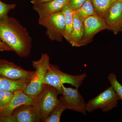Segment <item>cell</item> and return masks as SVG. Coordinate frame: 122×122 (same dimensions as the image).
Segmentation results:
<instances>
[{
	"label": "cell",
	"instance_id": "cell-16",
	"mask_svg": "<svg viewBox=\"0 0 122 122\" xmlns=\"http://www.w3.org/2000/svg\"><path fill=\"white\" fill-rule=\"evenodd\" d=\"M61 11L65 20L66 30L64 38L70 43L73 22L74 10L69 2L64 7Z\"/></svg>",
	"mask_w": 122,
	"mask_h": 122
},
{
	"label": "cell",
	"instance_id": "cell-7",
	"mask_svg": "<svg viewBox=\"0 0 122 122\" xmlns=\"http://www.w3.org/2000/svg\"><path fill=\"white\" fill-rule=\"evenodd\" d=\"M78 89L66 87L63 85L62 96L59 99L63 103L66 110L78 112L86 115L87 103L79 92Z\"/></svg>",
	"mask_w": 122,
	"mask_h": 122
},
{
	"label": "cell",
	"instance_id": "cell-14",
	"mask_svg": "<svg viewBox=\"0 0 122 122\" xmlns=\"http://www.w3.org/2000/svg\"><path fill=\"white\" fill-rule=\"evenodd\" d=\"M84 33L83 20L74 13L73 22L70 44L73 46H81V44Z\"/></svg>",
	"mask_w": 122,
	"mask_h": 122
},
{
	"label": "cell",
	"instance_id": "cell-24",
	"mask_svg": "<svg viewBox=\"0 0 122 122\" xmlns=\"http://www.w3.org/2000/svg\"><path fill=\"white\" fill-rule=\"evenodd\" d=\"M0 122H16V119L12 115L8 116H0Z\"/></svg>",
	"mask_w": 122,
	"mask_h": 122
},
{
	"label": "cell",
	"instance_id": "cell-25",
	"mask_svg": "<svg viewBox=\"0 0 122 122\" xmlns=\"http://www.w3.org/2000/svg\"><path fill=\"white\" fill-rule=\"evenodd\" d=\"M11 51H13L12 49L0 39V52Z\"/></svg>",
	"mask_w": 122,
	"mask_h": 122
},
{
	"label": "cell",
	"instance_id": "cell-22",
	"mask_svg": "<svg viewBox=\"0 0 122 122\" xmlns=\"http://www.w3.org/2000/svg\"><path fill=\"white\" fill-rule=\"evenodd\" d=\"M14 92L9 91H0V108H3L8 104L13 97Z\"/></svg>",
	"mask_w": 122,
	"mask_h": 122
},
{
	"label": "cell",
	"instance_id": "cell-26",
	"mask_svg": "<svg viewBox=\"0 0 122 122\" xmlns=\"http://www.w3.org/2000/svg\"><path fill=\"white\" fill-rule=\"evenodd\" d=\"M51 0H31L30 2L33 5H34L47 2Z\"/></svg>",
	"mask_w": 122,
	"mask_h": 122
},
{
	"label": "cell",
	"instance_id": "cell-17",
	"mask_svg": "<svg viewBox=\"0 0 122 122\" xmlns=\"http://www.w3.org/2000/svg\"><path fill=\"white\" fill-rule=\"evenodd\" d=\"M74 13L83 20L89 16L97 14L91 0H86L81 7L74 11Z\"/></svg>",
	"mask_w": 122,
	"mask_h": 122
},
{
	"label": "cell",
	"instance_id": "cell-18",
	"mask_svg": "<svg viewBox=\"0 0 122 122\" xmlns=\"http://www.w3.org/2000/svg\"><path fill=\"white\" fill-rule=\"evenodd\" d=\"M115 0H91L97 15L103 18L107 11Z\"/></svg>",
	"mask_w": 122,
	"mask_h": 122
},
{
	"label": "cell",
	"instance_id": "cell-5",
	"mask_svg": "<svg viewBox=\"0 0 122 122\" xmlns=\"http://www.w3.org/2000/svg\"><path fill=\"white\" fill-rule=\"evenodd\" d=\"M38 24L46 29V35L51 41H62L65 33L66 22L62 11L38 20Z\"/></svg>",
	"mask_w": 122,
	"mask_h": 122
},
{
	"label": "cell",
	"instance_id": "cell-15",
	"mask_svg": "<svg viewBox=\"0 0 122 122\" xmlns=\"http://www.w3.org/2000/svg\"><path fill=\"white\" fill-rule=\"evenodd\" d=\"M28 82L15 81L0 75V91H23Z\"/></svg>",
	"mask_w": 122,
	"mask_h": 122
},
{
	"label": "cell",
	"instance_id": "cell-8",
	"mask_svg": "<svg viewBox=\"0 0 122 122\" xmlns=\"http://www.w3.org/2000/svg\"><path fill=\"white\" fill-rule=\"evenodd\" d=\"M34 71H29L12 62L0 59V75L15 81L29 82Z\"/></svg>",
	"mask_w": 122,
	"mask_h": 122
},
{
	"label": "cell",
	"instance_id": "cell-2",
	"mask_svg": "<svg viewBox=\"0 0 122 122\" xmlns=\"http://www.w3.org/2000/svg\"><path fill=\"white\" fill-rule=\"evenodd\" d=\"M86 77V73L75 75L66 73L61 71L57 66L50 63L45 76L44 83L55 87L61 94L64 84L68 83L79 88Z\"/></svg>",
	"mask_w": 122,
	"mask_h": 122
},
{
	"label": "cell",
	"instance_id": "cell-10",
	"mask_svg": "<svg viewBox=\"0 0 122 122\" xmlns=\"http://www.w3.org/2000/svg\"><path fill=\"white\" fill-rule=\"evenodd\" d=\"M109 30L117 34L122 31V0H115L112 4L104 17Z\"/></svg>",
	"mask_w": 122,
	"mask_h": 122
},
{
	"label": "cell",
	"instance_id": "cell-6",
	"mask_svg": "<svg viewBox=\"0 0 122 122\" xmlns=\"http://www.w3.org/2000/svg\"><path fill=\"white\" fill-rule=\"evenodd\" d=\"M120 98L112 86L87 103V112H90L101 109L106 112L117 107Z\"/></svg>",
	"mask_w": 122,
	"mask_h": 122
},
{
	"label": "cell",
	"instance_id": "cell-9",
	"mask_svg": "<svg viewBox=\"0 0 122 122\" xmlns=\"http://www.w3.org/2000/svg\"><path fill=\"white\" fill-rule=\"evenodd\" d=\"M84 33L82 40L81 46L86 45L93 41L95 35L109 27L105 20L97 15H91L85 18L83 20Z\"/></svg>",
	"mask_w": 122,
	"mask_h": 122
},
{
	"label": "cell",
	"instance_id": "cell-20",
	"mask_svg": "<svg viewBox=\"0 0 122 122\" xmlns=\"http://www.w3.org/2000/svg\"><path fill=\"white\" fill-rule=\"evenodd\" d=\"M107 78L111 86L120 98V100H122V85L118 81L116 75L114 73H111L109 75Z\"/></svg>",
	"mask_w": 122,
	"mask_h": 122
},
{
	"label": "cell",
	"instance_id": "cell-1",
	"mask_svg": "<svg viewBox=\"0 0 122 122\" xmlns=\"http://www.w3.org/2000/svg\"><path fill=\"white\" fill-rule=\"evenodd\" d=\"M0 39L20 57L30 54L32 38L27 29L14 18L8 16L0 20Z\"/></svg>",
	"mask_w": 122,
	"mask_h": 122
},
{
	"label": "cell",
	"instance_id": "cell-19",
	"mask_svg": "<svg viewBox=\"0 0 122 122\" xmlns=\"http://www.w3.org/2000/svg\"><path fill=\"white\" fill-rule=\"evenodd\" d=\"M66 110V108L61 100L59 102L50 115L44 120L45 122H59L63 112Z\"/></svg>",
	"mask_w": 122,
	"mask_h": 122
},
{
	"label": "cell",
	"instance_id": "cell-4",
	"mask_svg": "<svg viewBox=\"0 0 122 122\" xmlns=\"http://www.w3.org/2000/svg\"><path fill=\"white\" fill-rule=\"evenodd\" d=\"M59 94L55 87L45 84L41 91L34 98L32 105L36 109L41 121L44 122L56 106Z\"/></svg>",
	"mask_w": 122,
	"mask_h": 122
},
{
	"label": "cell",
	"instance_id": "cell-3",
	"mask_svg": "<svg viewBox=\"0 0 122 122\" xmlns=\"http://www.w3.org/2000/svg\"><path fill=\"white\" fill-rule=\"evenodd\" d=\"M50 64L49 56L46 53L42 54L38 60L32 62V66L35 69L34 74L23 91L27 95L34 98L41 91Z\"/></svg>",
	"mask_w": 122,
	"mask_h": 122
},
{
	"label": "cell",
	"instance_id": "cell-12",
	"mask_svg": "<svg viewBox=\"0 0 122 122\" xmlns=\"http://www.w3.org/2000/svg\"><path fill=\"white\" fill-rule=\"evenodd\" d=\"M34 98L26 94L22 91L14 92V95L8 104L0 109V116L11 115L15 109L21 105L32 104Z\"/></svg>",
	"mask_w": 122,
	"mask_h": 122
},
{
	"label": "cell",
	"instance_id": "cell-28",
	"mask_svg": "<svg viewBox=\"0 0 122 122\" xmlns=\"http://www.w3.org/2000/svg\"></svg>",
	"mask_w": 122,
	"mask_h": 122
},
{
	"label": "cell",
	"instance_id": "cell-21",
	"mask_svg": "<svg viewBox=\"0 0 122 122\" xmlns=\"http://www.w3.org/2000/svg\"><path fill=\"white\" fill-rule=\"evenodd\" d=\"M16 7L14 4H7L0 0V20L8 17L9 12Z\"/></svg>",
	"mask_w": 122,
	"mask_h": 122
},
{
	"label": "cell",
	"instance_id": "cell-11",
	"mask_svg": "<svg viewBox=\"0 0 122 122\" xmlns=\"http://www.w3.org/2000/svg\"><path fill=\"white\" fill-rule=\"evenodd\" d=\"M69 2V0H52L33 5V8L38 14L39 20H41L61 11Z\"/></svg>",
	"mask_w": 122,
	"mask_h": 122
},
{
	"label": "cell",
	"instance_id": "cell-13",
	"mask_svg": "<svg viewBox=\"0 0 122 122\" xmlns=\"http://www.w3.org/2000/svg\"><path fill=\"white\" fill-rule=\"evenodd\" d=\"M16 122H39L41 118L36 109L32 104L21 105L18 107L12 114Z\"/></svg>",
	"mask_w": 122,
	"mask_h": 122
},
{
	"label": "cell",
	"instance_id": "cell-27",
	"mask_svg": "<svg viewBox=\"0 0 122 122\" xmlns=\"http://www.w3.org/2000/svg\"></svg>",
	"mask_w": 122,
	"mask_h": 122
},
{
	"label": "cell",
	"instance_id": "cell-23",
	"mask_svg": "<svg viewBox=\"0 0 122 122\" xmlns=\"http://www.w3.org/2000/svg\"><path fill=\"white\" fill-rule=\"evenodd\" d=\"M86 0H69L74 11H76L81 7Z\"/></svg>",
	"mask_w": 122,
	"mask_h": 122
}]
</instances>
